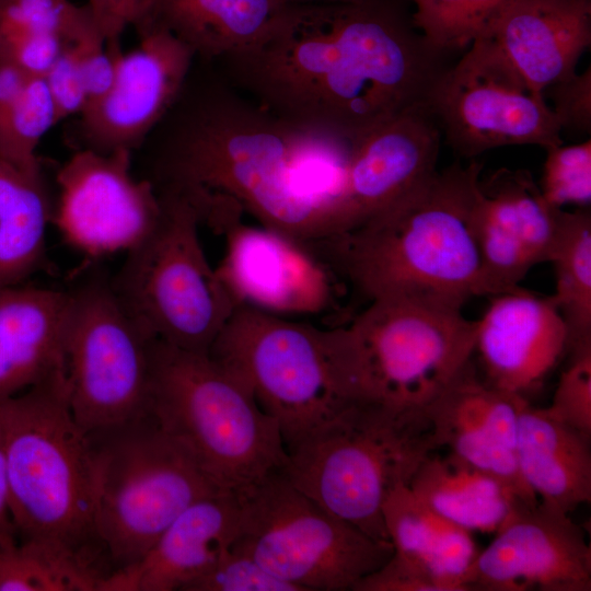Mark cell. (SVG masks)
<instances>
[{
	"instance_id": "obj_1",
	"label": "cell",
	"mask_w": 591,
	"mask_h": 591,
	"mask_svg": "<svg viewBox=\"0 0 591 591\" xmlns=\"http://www.w3.org/2000/svg\"><path fill=\"white\" fill-rule=\"evenodd\" d=\"M447 55L397 0L283 5L251 46L217 61L278 117L351 144L426 102Z\"/></svg>"
},
{
	"instance_id": "obj_2",
	"label": "cell",
	"mask_w": 591,
	"mask_h": 591,
	"mask_svg": "<svg viewBox=\"0 0 591 591\" xmlns=\"http://www.w3.org/2000/svg\"><path fill=\"white\" fill-rule=\"evenodd\" d=\"M157 127L160 187L229 197L260 225L309 244L335 235L348 142L278 117L224 76L187 78Z\"/></svg>"
},
{
	"instance_id": "obj_3",
	"label": "cell",
	"mask_w": 591,
	"mask_h": 591,
	"mask_svg": "<svg viewBox=\"0 0 591 591\" xmlns=\"http://www.w3.org/2000/svg\"><path fill=\"white\" fill-rule=\"evenodd\" d=\"M482 170L476 159L436 170L387 209L322 242L326 259L368 302L462 310L489 296L473 228Z\"/></svg>"
},
{
	"instance_id": "obj_4",
	"label": "cell",
	"mask_w": 591,
	"mask_h": 591,
	"mask_svg": "<svg viewBox=\"0 0 591 591\" xmlns=\"http://www.w3.org/2000/svg\"><path fill=\"white\" fill-rule=\"evenodd\" d=\"M11 511L19 542L71 564L102 590L112 575L95 528L88 434L63 371L0 402Z\"/></svg>"
},
{
	"instance_id": "obj_5",
	"label": "cell",
	"mask_w": 591,
	"mask_h": 591,
	"mask_svg": "<svg viewBox=\"0 0 591 591\" xmlns=\"http://www.w3.org/2000/svg\"><path fill=\"white\" fill-rule=\"evenodd\" d=\"M436 447L425 410L349 402L287 450V478L326 511L389 541L382 509Z\"/></svg>"
},
{
	"instance_id": "obj_6",
	"label": "cell",
	"mask_w": 591,
	"mask_h": 591,
	"mask_svg": "<svg viewBox=\"0 0 591 591\" xmlns=\"http://www.w3.org/2000/svg\"><path fill=\"white\" fill-rule=\"evenodd\" d=\"M149 414L227 490L239 491L287 462L278 422L209 354L157 340Z\"/></svg>"
},
{
	"instance_id": "obj_7",
	"label": "cell",
	"mask_w": 591,
	"mask_h": 591,
	"mask_svg": "<svg viewBox=\"0 0 591 591\" xmlns=\"http://www.w3.org/2000/svg\"><path fill=\"white\" fill-rule=\"evenodd\" d=\"M329 332L349 402L425 410L473 359L476 322L462 310L379 299Z\"/></svg>"
},
{
	"instance_id": "obj_8",
	"label": "cell",
	"mask_w": 591,
	"mask_h": 591,
	"mask_svg": "<svg viewBox=\"0 0 591 591\" xmlns=\"http://www.w3.org/2000/svg\"><path fill=\"white\" fill-rule=\"evenodd\" d=\"M86 434L95 528L112 575L138 563L192 503L227 490L149 413Z\"/></svg>"
},
{
	"instance_id": "obj_9",
	"label": "cell",
	"mask_w": 591,
	"mask_h": 591,
	"mask_svg": "<svg viewBox=\"0 0 591 591\" xmlns=\"http://www.w3.org/2000/svg\"><path fill=\"white\" fill-rule=\"evenodd\" d=\"M157 188L159 221L126 253L112 286L127 311L155 339L209 354L236 305L205 255L197 209L182 194Z\"/></svg>"
},
{
	"instance_id": "obj_10",
	"label": "cell",
	"mask_w": 591,
	"mask_h": 591,
	"mask_svg": "<svg viewBox=\"0 0 591 591\" xmlns=\"http://www.w3.org/2000/svg\"><path fill=\"white\" fill-rule=\"evenodd\" d=\"M209 355L278 422L286 450L349 403L329 329L237 305Z\"/></svg>"
},
{
	"instance_id": "obj_11",
	"label": "cell",
	"mask_w": 591,
	"mask_h": 591,
	"mask_svg": "<svg viewBox=\"0 0 591 591\" xmlns=\"http://www.w3.org/2000/svg\"><path fill=\"white\" fill-rule=\"evenodd\" d=\"M236 494L241 514L231 549L301 591H352L394 552L391 542L326 511L281 470Z\"/></svg>"
},
{
	"instance_id": "obj_12",
	"label": "cell",
	"mask_w": 591,
	"mask_h": 591,
	"mask_svg": "<svg viewBox=\"0 0 591 591\" xmlns=\"http://www.w3.org/2000/svg\"><path fill=\"white\" fill-rule=\"evenodd\" d=\"M155 339L96 278L69 292L63 346L68 404L91 432L149 413Z\"/></svg>"
},
{
	"instance_id": "obj_13",
	"label": "cell",
	"mask_w": 591,
	"mask_h": 591,
	"mask_svg": "<svg viewBox=\"0 0 591 591\" xmlns=\"http://www.w3.org/2000/svg\"><path fill=\"white\" fill-rule=\"evenodd\" d=\"M426 104L445 142L465 159L506 146L546 150L563 143L561 128L546 97L533 92L483 34L438 74Z\"/></svg>"
},
{
	"instance_id": "obj_14",
	"label": "cell",
	"mask_w": 591,
	"mask_h": 591,
	"mask_svg": "<svg viewBox=\"0 0 591 591\" xmlns=\"http://www.w3.org/2000/svg\"><path fill=\"white\" fill-rule=\"evenodd\" d=\"M243 212L236 201L223 199L205 219L224 235V253L215 268L235 305L285 317L331 309L337 290L335 269L317 256L316 245L245 224Z\"/></svg>"
},
{
	"instance_id": "obj_15",
	"label": "cell",
	"mask_w": 591,
	"mask_h": 591,
	"mask_svg": "<svg viewBox=\"0 0 591 591\" xmlns=\"http://www.w3.org/2000/svg\"><path fill=\"white\" fill-rule=\"evenodd\" d=\"M53 220L65 241L92 257L128 252L161 215L154 183L131 172V151L77 150L57 174Z\"/></svg>"
},
{
	"instance_id": "obj_16",
	"label": "cell",
	"mask_w": 591,
	"mask_h": 591,
	"mask_svg": "<svg viewBox=\"0 0 591 591\" xmlns=\"http://www.w3.org/2000/svg\"><path fill=\"white\" fill-rule=\"evenodd\" d=\"M464 591H590L591 548L569 513L515 502L462 578Z\"/></svg>"
},
{
	"instance_id": "obj_17",
	"label": "cell",
	"mask_w": 591,
	"mask_h": 591,
	"mask_svg": "<svg viewBox=\"0 0 591 591\" xmlns=\"http://www.w3.org/2000/svg\"><path fill=\"white\" fill-rule=\"evenodd\" d=\"M139 44L117 47L112 86L80 114L83 147L99 152L139 147L176 101L193 66L194 53L167 30L137 23Z\"/></svg>"
},
{
	"instance_id": "obj_18",
	"label": "cell",
	"mask_w": 591,
	"mask_h": 591,
	"mask_svg": "<svg viewBox=\"0 0 591 591\" xmlns=\"http://www.w3.org/2000/svg\"><path fill=\"white\" fill-rule=\"evenodd\" d=\"M441 138L433 114L422 102L352 142L338 198L336 235L387 209L438 170Z\"/></svg>"
},
{
	"instance_id": "obj_19",
	"label": "cell",
	"mask_w": 591,
	"mask_h": 591,
	"mask_svg": "<svg viewBox=\"0 0 591 591\" xmlns=\"http://www.w3.org/2000/svg\"><path fill=\"white\" fill-rule=\"evenodd\" d=\"M524 398L487 383L472 359L425 414L436 450H445L494 476L517 500L534 505L538 499L517 463L518 417Z\"/></svg>"
},
{
	"instance_id": "obj_20",
	"label": "cell",
	"mask_w": 591,
	"mask_h": 591,
	"mask_svg": "<svg viewBox=\"0 0 591 591\" xmlns=\"http://www.w3.org/2000/svg\"><path fill=\"white\" fill-rule=\"evenodd\" d=\"M474 355L490 385L525 397L568 351V331L554 299L519 287L491 297L475 320Z\"/></svg>"
},
{
	"instance_id": "obj_21",
	"label": "cell",
	"mask_w": 591,
	"mask_h": 591,
	"mask_svg": "<svg viewBox=\"0 0 591 591\" xmlns=\"http://www.w3.org/2000/svg\"><path fill=\"white\" fill-rule=\"evenodd\" d=\"M487 36L538 94L573 74L591 45V0H502Z\"/></svg>"
},
{
	"instance_id": "obj_22",
	"label": "cell",
	"mask_w": 591,
	"mask_h": 591,
	"mask_svg": "<svg viewBox=\"0 0 591 591\" xmlns=\"http://www.w3.org/2000/svg\"><path fill=\"white\" fill-rule=\"evenodd\" d=\"M240 514L236 491L221 490L198 499L138 563L113 573L102 591H185L231 549Z\"/></svg>"
},
{
	"instance_id": "obj_23",
	"label": "cell",
	"mask_w": 591,
	"mask_h": 591,
	"mask_svg": "<svg viewBox=\"0 0 591 591\" xmlns=\"http://www.w3.org/2000/svg\"><path fill=\"white\" fill-rule=\"evenodd\" d=\"M69 292L0 289V402L63 371Z\"/></svg>"
},
{
	"instance_id": "obj_24",
	"label": "cell",
	"mask_w": 591,
	"mask_h": 591,
	"mask_svg": "<svg viewBox=\"0 0 591 591\" xmlns=\"http://www.w3.org/2000/svg\"><path fill=\"white\" fill-rule=\"evenodd\" d=\"M591 437L521 402L517 432L520 475L545 506L565 513L591 501Z\"/></svg>"
},
{
	"instance_id": "obj_25",
	"label": "cell",
	"mask_w": 591,
	"mask_h": 591,
	"mask_svg": "<svg viewBox=\"0 0 591 591\" xmlns=\"http://www.w3.org/2000/svg\"><path fill=\"white\" fill-rule=\"evenodd\" d=\"M282 7L279 0H144L135 24L161 26L196 60L215 62L253 45Z\"/></svg>"
},
{
	"instance_id": "obj_26",
	"label": "cell",
	"mask_w": 591,
	"mask_h": 591,
	"mask_svg": "<svg viewBox=\"0 0 591 591\" xmlns=\"http://www.w3.org/2000/svg\"><path fill=\"white\" fill-rule=\"evenodd\" d=\"M407 485L426 507L470 532L495 533L519 501L497 478L448 451L428 454Z\"/></svg>"
},
{
	"instance_id": "obj_27",
	"label": "cell",
	"mask_w": 591,
	"mask_h": 591,
	"mask_svg": "<svg viewBox=\"0 0 591 591\" xmlns=\"http://www.w3.org/2000/svg\"><path fill=\"white\" fill-rule=\"evenodd\" d=\"M382 515L394 555L430 571L447 591H464L462 578L478 553L472 532L434 513L407 484L390 493Z\"/></svg>"
},
{
	"instance_id": "obj_28",
	"label": "cell",
	"mask_w": 591,
	"mask_h": 591,
	"mask_svg": "<svg viewBox=\"0 0 591 591\" xmlns=\"http://www.w3.org/2000/svg\"><path fill=\"white\" fill-rule=\"evenodd\" d=\"M51 218L40 169L0 159V289L23 283L39 267Z\"/></svg>"
},
{
	"instance_id": "obj_29",
	"label": "cell",
	"mask_w": 591,
	"mask_h": 591,
	"mask_svg": "<svg viewBox=\"0 0 591 591\" xmlns=\"http://www.w3.org/2000/svg\"><path fill=\"white\" fill-rule=\"evenodd\" d=\"M501 170L479 179L473 228L489 297L519 287L533 267Z\"/></svg>"
},
{
	"instance_id": "obj_30",
	"label": "cell",
	"mask_w": 591,
	"mask_h": 591,
	"mask_svg": "<svg viewBox=\"0 0 591 591\" xmlns=\"http://www.w3.org/2000/svg\"><path fill=\"white\" fill-rule=\"evenodd\" d=\"M552 296L568 331V351L591 344V213L589 208L560 210L555 242ZM567 351V354H568Z\"/></svg>"
},
{
	"instance_id": "obj_31",
	"label": "cell",
	"mask_w": 591,
	"mask_h": 591,
	"mask_svg": "<svg viewBox=\"0 0 591 591\" xmlns=\"http://www.w3.org/2000/svg\"><path fill=\"white\" fill-rule=\"evenodd\" d=\"M56 124L44 78H30L22 92L0 109V159L25 170L40 169L36 148Z\"/></svg>"
},
{
	"instance_id": "obj_32",
	"label": "cell",
	"mask_w": 591,
	"mask_h": 591,
	"mask_svg": "<svg viewBox=\"0 0 591 591\" xmlns=\"http://www.w3.org/2000/svg\"><path fill=\"white\" fill-rule=\"evenodd\" d=\"M0 591H96L82 571L31 543L0 544Z\"/></svg>"
},
{
	"instance_id": "obj_33",
	"label": "cell",
	"mask_w": 591,
	"mask_h": 591,
	"mask_svg": "<svg viewBox=\"0 0 591 591\" xmlns=\"http://www.w3.org/2000/svg\"><path fill=\"white\" fill-rule=\"evenodd\" d=\"M502 0H415L412 19L426 39L448 54L465 49Z\"/></svg>"
},
{
	"instance_id": "obj_34",
	"label": "cell",
	"mask_w": 591,
	"mask_h": 591,
	"mask_svg": "<svg viewBox=\"0 0 591 591\" xmlns=\"http://www.w3.org/2000/svg\"><path fill=\"white\" fill-rule=\"evenodd\" d=\"M93 27L86 4L78 7L70 0H0V43L46 33L71 44Z\"/></svg>"
},
{
	"instance_id": "obj_35",
	"label": "cell",
	"mask_w": 591,
	"mask_h": 591,
	"mask_svg": "<svg viewBox=\"0 0 591 591\" xmlns=\"http://www.w3.org/2000/svg\"><path fill=\"white\" fill-rule=\"evenodd\" d=\"M538 187L545 200L564 209L589 208L591 202V140L546 149Z\"/></svg>"
},
{
	"instance_id": "obj_36",
	"label": "cell",
	"mask_w": 591,
	"mask_h": 591,
	"mask_svg": "<svg viewBox=\"0 0 591 591\" xmlns=\"http://www.w3.org/2000/svg\"><path fill=\"white\" fill-rule=\"evenodd\" d=\"M567 355L552 403L545 408L555 419L591 437V344Z\"/></svg>"
},
{
	"instance_id": "obj_37",
	"label": "cell",
	"mask_w": 591,
	"mask_h": 591,
	"mask_svg": "<svg viewBox=\"0 0 591 591\" xmlns=\"http://www.w3.org/2000/svg\"><path fill=\"white\" fill-rule=\"evenodd\" d=\"M185 591H301L262 567L253 558L228 551L217 564L190 582Z\"/></svg>"
},
{
	"instance_id": "obj_38",
	"label": "cell",
	"mask_w": 591,
	"mask_h": 591,
	"mask_svg": "<svg viewBox=\"0 0 591 591\" xmlns=\"http://www.w3.org/2000/svg\"><path fill=\"white\" fill-rule=\"evenodd\" d=\"M544 96L552 100L551 108L561 130L590 135L591 67L551 85Z\"/></svg>"
},
{
	"instance_id": "obj_39",
	"label": "cell",
	"mask_w": 591,
	"mask_h": 591,
	"mask_svg": "<svg viewBox=\"0 0 591 591\" xmlns=\"http://www.w3.org/2000/svg\"><path fill=\"white\" fill-rule=\"evenodd\" d=\"M44 80L55 106L57 123L83 112L88 97L74 43L63 47Z\"/></svg>"
},
{
	"instance_id": "obj_40",
	"label": "cell",
	"mask_w": 591,
	"mask_h": 591,
	"mask_svg": "<svg viewBox=\"0 0 591 591\" xmlns=\"http://www.w3.org/2000/svg\"><path fill=\"white\" fill-rule=\"evenodd\" d=\"M67 45L60 37L37 33L0 43V62H8L30 78H44Z\"/></svg>"
},
{
	"instance_id": "obj_41",
	"label": "cell",
	"mask_w": 591,
	"mask_h": 591,
	"mask_svg": "<svg viewBox=\"0 0 591 591\" xmlns=\"http://www.w3.org/2000/svg\"><path fill=\"white\" fill-rule=\"evenodd\" d=\"M352 591H447L424 567L394 554L379 569L363 577Z\"/></svg>"
},
{
	"instance_id": "obj_42",
	"label": "cell",
	"mask_w": 591,
	"mask_h": 591,
	"mask_svg": "<svg viewBox=\"0 0 591 591\" xmlns=\"http://www.w3.org/2000/svg\"><path fill=\"white\" fill-rule=\"evenodd\" d=\"M144 0H88L92 22L106 43L119 40L124 30L137 21Z\"/></svg>"
},
{
	"instance_id": "obj_43",
	"label": "cell",
	"mask_w": 591,
	"mask_h": 591,
	"mask_svg": "<svg viewBox=\"0 0 591 591\" xmlns=\"http://www.w3.org/2000/svg\"><path fill=\"white\" fill-rule=\"evenodd\" d=\"M16 542H19V538L10 505L7 463L0 422V544Z\"/></svg>"
},
{
	"instance_id": "obj_44",
	"label": "cell",
	"mask_w": 591,
	"mask_h": 591,
	"mask_svg": "<svg viewBox=\"0 0 591 591\" xmlns=\"http://www.w3.org/2000/svg\"><path fill=\"white\" fill-rule=\"evenodd\" d=\"M30 77L8 62H0V109L12 102L24 89Z\"/></svg>"
},
{
	"instance_id": "obj_45",
	"label": "cell",
	"mask_w": 591,
	"mask_h": 591,
	"mask_svg": "<svg viewBox=\"0 0 591 591\" xmlns=\"http://www.w3.org/2000/svg\"><path fill=\"white\" fill-rule=\"evenodd\" d=\"M360 0H279L282 5L317 2H355Z\"/></svg>"
},
{
	"instance_id": "obj_46",
	"label": "cell",
	"mask_w": 591,
	"mask_h": 591,
	"mask_svg": "<svg viewBox=\"0 0 591 591\" xmlns=\"http://www.w3.org/2000/svg\"><path fill=\"white\" fill-rule=\"evenodd\" d=\"M409 1H412V2H413V1H415V0H409Z\"/></svg>"
}]
</instances>
